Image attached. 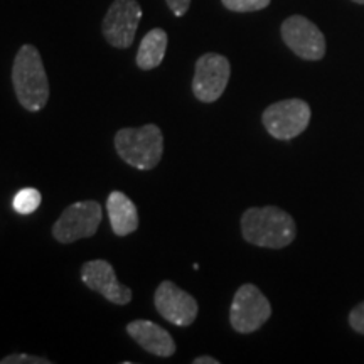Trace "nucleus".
I'll return each mask as SVG.
<instances>
[{"instance_id": "nucleus-1", "label": "nucleus", "mask_w": 364, "mask_h": 364, "mask_svg": "<svg viewBox=\"0 0 364 364\" xmlns=\"http://www.w3.org/2000/svg\"><path fill=\"white\" fill-rule=\"evenodd\" d=\"M241 235L255 247L280 250L295 240L297 226L294 218L280 208H250L241 216Z\"/></svg>"}, {"instance_id": "nucleus-2", "label": "nucleus", "mask_w": 364, "mask_h": 364, "mask_svg": "<svg viewBox=\"0 0 364 364\" xmlns=\"http://www.w3.org/2000/svg\"><path fill=\"white\" fill-rule=\"evenodd\" d=\"M12 85L17 102L27 112H39L49 102V81L43 58L33 44L17 51L12 65Z\"/></svg>"}, {"instance_id": "nucleus-3", "label": "nucleus", "mask_w": 364, "mask_h": 364, "mask_svg": "<svg viewBox=\"0 0 364 364\" xmlns=\"http://www.w3.org/2000/svg\"><path fill=\"white\" fill-rule=\"evenodd\" d=\"M115 149L122 161L139 171L156 169L164 156V136L157 125L122 129L115 135Z\"/></svg>"}, {"instance_id": "nucleus-4", "label": "nucleus", "mask_w": 364, "mask_h": 364, "mask_svg": "<svg viewBox=\"0 0 364 364\" xmlns=\"http://www.w3.org/2000/svg\"><path fill=\"white\" fill-rule=\"evenodd\" d=\"M311 107L299 98L282 100L270 105L262 115L268 134L277 140H292L311 124Z\"/></svg>"}, {"instance_id": "nucleus-5", "label": "nucleus", "mask_w": 364, "mask_h": 364, "mask_svg": "<svg viewBox=\"0 0 364 364\" xmlns=\"http://www.w3.org/2000/svg\"><path fill=\"white\" fill-rule=\"evenodd\" d=\"M103 209L98 201H80L68 206L53 226V236L59 243H75L97 235Z\"/></svg>"}, {"instance_id": "nucleus-6", "label": "nucleus", "mask_w": 364, "mask_h": 364, "mask_svg": "<svg viewBox=\"0 0 364 364\" xmlns=\"http://www.w3.org/2000/svg\"><path fill=\"white\" fill-rule=\"evenodd\" d=\"M270 316V302L257 285L245 284L236 290L230 309V322L236 332L252 334L265 326Z\"/></svg>"}, {"instance_id": "nucleus-7", "label": "nucleus", "mask_w": 364, "mask_h": 364, "mask_svg": "<svg viewBox=\"0 0 364 364\" xmlns=\"http://www.w3.org/2000/svg\"><path fill=\"white\" fill-rule=\"evenodd\" d=\"M142 19V7L136 0H113L103 17V38L117 49H127L134 44L136 29Z\"/></svg>"}, {"instance_id": "nucleus-8", "label": "nucleus", "mask_w": 364, "mask_h": 364, "mask_svg": "<svg viewBox=\"0 0 364 364\" xmlns=\"http://www.w3.org/2000/svg\"><path fill=\"white\" fill-rule=\"evenodd\" d=\"M231 66L228 58L218 53L203 54L196 63L193 78L194 97L203 103H213L225 93L230 81Z\"/></svg>"}, {"instance_id": "nucleus-9", "label": "nucleus", "mask_w": 364, "mask_h": 364, "mask_svg": "<svg viewBox=\"0 0 364 364\" xmlns=\"http://www.w3.org/2000/svg\"><path fill=\"white\" fill-rule=\"evenodd\" d=\"M282 39L294 54L306 61H318L326 56V38L322 31L304 16H292L282 24Z\"/></svg>"}, {"instance_id": "nucleus-10", "label": "nucleus", "mask_w": 364, "mask_h": 364, "mask_svg": "<svg viewBox=\"0 0 364 364\" xmlns=\"http://www.w3.org/2000/svg\"><path fill=\"white\" fill-rule=\"evenodd\" d=\"M157 312L177 327H188L198 317L199 306L193 295L177 287L174 282L166 280L157 287L154 295Z\"/></svg>"}, {"instance_id": "nucleus-11", "label": "nucleus", "mask_w": 364, "mask_h": 364, "mask_svg": "<svg viewBox=\"0 0 364 364\" xmlns=\"http://www.w3.org/2000/svg\"><path fill=\"white\" fill-rule=\"evenodd\" d=\"M81 280L90 290L103 295L108 302L127 306L132 300V290L117 279L112 263L107 260H91L81 267Z\"/></svg>"}, {"instance_id": "nucleus-12", "label": "nucleus", "mask_w": 364, "mask_h": 364, "mask_svg": "<svg viewBox=\"0 0 364 364\" xmlns=\"http://www.w3.org/2000/svg\"><path fill=\"white\" fill-rule=\"evenodd\" d=\"M127 332L140 348L159 358H171L176 353V343L172 336L156 322L139 318L127 326Z\"/></svg>"}, {"instance_id": "nucleus-13", "label": "nucleus", "mask_w": 364, "mask_h": 364, "mask_svg": "<svg viewBox=\"0 0 364 364\" xmlns=\"http://www.w3.org/2000/svg\"><path fill=\"white\" fill-rule=\"evenodd\" d=\"M107 213L110 218L113 233L129 236L139 228V211L134 201L120 191H113L107 199Z\"/></svg>"}, {"instance_id": "nucleus-14", "label": "nucleus", "mask_w": 364, "mask_h": 364, "mask_svg": "<svg viewBox=\"0 0 364 364\" xmlns=\"http://www.w3.org/2000/svg\"><path fill=\"white\" fill-rule=\"evenodd\" d=\"M167 33L164 29H152L144 36L136 53V66L144 71L156 70L161 66L167 51Z\"/></svg>"}, {"instance_id": "nucleus-15", "label": "nucleus", "mask_w": 364, "mask_h": 364, "mask_svg": "<svg viewBox=\"0 0 364 364\" xmlns=\"http://www.w3.org/2000/svg\"><path fill=\"white\" fill-rule=\"evenodd\" d=\"M41 201H43V196L38 189L26 188L14 196L12 208L19 215H33L36 209L41 206Z\"/></svg>"}, {"instance_id": "nucleus-16", "label": "nucleus", "mask_w": 364, "mask_h": 364, "mask_svg": "<svg viewBox=\"0 0 364 364\" xmlns=\"http://www.w3.org/2000/svg\"><path fill=\"white\" fill-rule=\"evenodd\" d=\"M231 12H257L270 6L272 0H221Z\"/></svg>"}, {"instance_id": "nucleus-17", "label": "nucleus", "mask_w": 364, "mask_h": 364, "mask_svg": "<svg viewBox=\"0 0 364 364\" xmlns=\"http://www.w3.org/2000/svg\"><path fill=\"white\" fill-rule=\"evenodd\" d=\"M0 364H51V359L31 356V354H9L0 359Z\"/></svg>"}, {"instance_id": "nucleus-18", "label": "nucleus", "mask_w": 364, "mask_h": 364, "mask_svg": "<svg viewBox=\"0 0 364 364\" xmlns=\"http://www.w3.org/2000/svg\"><path fill=\"white\" fill-rule=\"evenodd\" d=\"M349 326L359 334H364V302L358 304L349 314Z\"/></svg>"}, {"instance_id": "nucleus-19", "label": "nucleus", "mask_w": 364, "mask_h": 364, "mask_svg": "<svg viewBox=\"0 0 364 364\" xmlns=\"http://www.w3.org/2000/svg\"><path fill=\"white\" fill-rule=\"evenodd\" d=\"M166 2H167V7L171 9L176 17H182L191 7V0H166Z\"/></svg>"}, {"instance_id": "nucleus-20", "label": "nucleus", "mask_w": 364, "mask_h": 364, "mask_svg": "<svg viewBox=\"0 0 364 364\" xmlns=\"http://www.w3.org/2000/svg\"><path fill=\"white\" fill-rule=\"evenodd\" d=\"M193 363H194V364H220V361H218V359L211 358V356H201V358H196Z\"/></svg>"}, {"instance_id": "nucleus-21", "label": "nucleus", "mask_w": 364, "mask_h": 364, "mask_svg": "<svg viewBox=\"0 0 364 364\" xmlns=\"http://www.w3.org/2000/svg\"><path fill=\"white\" fill-rule=\"evenodd\" d=\"M353 2H356V4H364V0H353Z\"/></svg>"}]
</instances>
